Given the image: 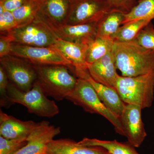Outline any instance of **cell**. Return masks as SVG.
Wrapping results in <instances>:
<instances>
[{
	"instance_id": "obj_1",
	"label": "cell",
	"mask_w": 154,
	"mask_h": 154,
	"mask_svg": "<svg viewBox=\"0 0 154 154\" xmlns=\"http://www.w3.org/2000/svg\"><path fill=\"white\" fill-rule=\"evenodd\" d=\"M112 51L122 76L154 75V51L141 46L135 39L126 42H114Z\"/></svg>"
},
{
	"instance_id": "obj_2",
	"label": "cell",
	"mask_w": 154,
	"mask_h": 154,
	"mask_svg": "<svg viewBox=\"0 0 154 154\" xmlns=\"http://www.w3.org/2000/svg\"><path fill=\"white\" fill-rule=\"evenodd\" d=\"M36 80L46 96L58 101L66 99L74 88L77 79L63 65H33Z\"/></svg>"
},
{
	"instance_id": "obj_3",
	"label": "cell",
	"mask_w": 154,
	"mask_h": 154,
	"mask_svg": "<svg viewBox=\"0 0 154 154\" xmlns=\"http://www.w3.org/2000/svg\"><path fill=\"white\" fill-rule=\"evenodd\" d=\"M66 99L82 107L86 112L102 116L113 125L117 133L124 136L119 116L103 104L94 87L86 79L78 78L74 88Z\"/></svg>"
},
{
	"instance_id": "obj_4",
	"label": "cell",
	"mask_w": 154,
	"mask_h": 154,
	"mask_svg": "<svg viewBox=\"0 0 154 154\" xmlns=\"http://www.w3.org/2000/svg\"><path fill=\"white\" fill-rule=\"evenodd\" d=\"M114 88L125 104L138 105L143 109L148 108L154 100V75H119Z\"/></svg>"
},
{
	"instance_id": "obj_5",
	"label": "cell",
	"mask_w": 154,
	"mask_h": 154,
	"mask_svg": "<svg viewBox=\"0 0 154 154\" xmlns=\"http://www.w3.org/2000/svg\"><path fill=\"white\" fill-rule=\"evenodd\" d=\"M8 90L11 102L25 106L29 113L47 118L54 117L59 113L55 102L47 98L37 80L28 92L21 91L11 82Z\"/></svg>"
},
{
	"instance_id": "obj_6",
	"label": "cell",
	"mask_w": 154,
	"mask_h": 154,
	"mask_svg": "<svg viewBox=\"0 0 154 154\" xmlns=\"http://www.w3.org/2000/svg\"><path fill=\"white\" fill-rule=\"evenodd\" d=\"M8 34L13 43L38 47L52 46L58 37L39 13L33 22L16 28Z\"/></svg>"
},
{
	"instance_id": "obj_7",
	"label": "cell",
	"mask_w": 154,
	"mask_h": 154,
	"mask_svg": "<svg viewBox=\"0 0 154 154\" xmlns=\"http://www.w3.org/2000/svg\"><path fill=\"white\" fill-rule=\"evenodd\" d=\"M11 55L35 66L63 65L72 69L70 63L53 46L38 47L13 43Z\"/></svg>"
},
{
	"instance_id": "obj_8",
	"label": "cell",
	"mask_w": 154,
	"mask_h": 154,
	"mask_svg": "<svg viewBox=\"0 0 154 154\" xmlns=\"http://www.w3.org/2000/svg\"><path fill=\"white\" fill-rule=\"evenodd\" d=\"M111 10L107 0H70L69 11L65 24L76 25L97 23Z\"/></svg>"
},
{
	"instance_id": "obj_9",
	"label": "cell",
	"mask_w": 154,
	"mask_h": 154,
	"mask_svg": "<svg viewBox=\"0 0 154 154\" xmlns=\"http://www.w3.org/2000/svg\"><path fill=\"white\" fill-rule=\"evenodd\" d=\"M0 63L10 82L21 91H30L37 79L33 65L24 59L12 55L0 58Z\"/></svg>"
},
{
	"instance_id": "obj_10",
	"label": "cell",
	"mask_w": 154,
	"mask_h": 154,
	"mask_svg": "<svg viewBox=\"0 0 154 154\" xmlns=\"http://www.w3.org/2000/svg\"><path fill=\"white\" fill-rule=\"evenodd\" d=\"M142 109L138 105L126 104L119 116L124 136L135 148L139 147L147 136L142 119Z\"/></svg>"
},
{
	"instance_id": "obj_11",
	"label": "cell",
	"mask_w": 154,
	"mask_h": 154,
	"mask_svg": "<svg viewBox=\"0 0 154 154\" xmlns=\"http://www.w3.org/2000/svg\"><path fill=\"white\" fill-rule=\"evenodd\" d=\"M52 46L58 50L70 63L72 70L78 78H83L88 72L87 62L88 44L70 42L57 37Z\"/></svg>"
},
{
	"instance_id": "obj_12",
	"label": "cell",
	"mask_w": 154,
	"mask_h": 154,
	"mask_svg": "<svg viewBox=\"0 0 154 154\" xmlns=\"http://www.w3.org/2000/svg\"><path fill=\"white\" fill-rule=\"evenodd\" d=\"M60 133V128L43 121L28 138L26 145L14 154H45L47 145Z\"/></svg>"
},
{
	"instance_id": "obj_13",
	"label": "cell",
	"mask_w": 154,
	"mask_h": 154,
	"mask_svg": "<svg viewBox=\"0 0 154 154\" xmlns=\"http://www.w3.org/2000/svg\"><path fill=\"white\" fill-rule=\"evenodd\" d=\"M41 17L48 24L56 36L65 41L88 44L96 38L97 23L76 25H54L48 22L41 16Z\"/></svg>"
},
{
	"instance_id": "obj_14",
	"label": "cell",
	"mask_w": 154,
	"mask_h": 154,
	"mask_svg": "<svg viewBox=\"0 0 154 154\" xmlns=\"http://www.w3.org/2000/svg\"><path fill=\"white\" fill-rule=\"evenodd\" d=\"M113 51L94 63L88 64V72L91 78L97 82L114 88L119 75Z\"/></svg>"
},
{
	"instance_id": "obj_15",
	"label": "cell",
	"mask_w": 154,
	"mask_h": 154,
	"mask_svg": "<svg viewBox=\"0 0 154 154\" xmlns=\"http://www.w3.org/2000/svg\"><path fill=\"white\" fill-rule=\"evenodd\" d=\"M40 122L23 121L0 110V136L8 139H27Z\"/></svg>"
},
{
	"instance_id": "obj_16",
	"label": "cell",
	"mask_w": 154,
	"mask_h": 154,
	"mask_svg": "<svg viewBox=\"0 0 154 154\" xmlns=\"http://www.w3.org/2000/svg\"><path fill=\"white\" fill-rule=\"evenodd\" d=\"M99 146H80L69 139L53 140L47 145L45 154H108Z\"/></svg>"
},
{
	"instance_id": "obj_17",
	"label": "cell",
	"mask_w": 154,
	"mask_h": 154,
	"mask_svg": "<svg viewBox=\"0 0 154 154\" xmlns=\"http://www.w3.org/2000/svg\"><path fill=\"white\" fill-rule=\"evenodd\" d=\"M83 79L88 80L92 85L103 104L119 117L126 104L122 101L115 88L97 82L91 78L89 73Z\"/></svg>"
},
{
	"instance_id": "obj_18",
	"label": "cell",
	"mask_w": 154,
	"mask_h": 154,
	"mask_svg": "<svg viewBox=\"0 0 154 154\" xmlns=\"http://www.w3.org/2000/svg\"><path fill=\"white\" fill-rule=\"evenodd\" d=\"M70 6V0H44L39 14L54 25L65 24Z\"/></svg>"
},
{
	"instance_id": "obj_19",
	"label": "cell",
	"mask_w": 154,
	"mask_h": 154,
	"mask_svg": "<svg viewBox=\"0 0 154 154\" xmlns=\"http://www.w3.org/2000/svg\"><path fill=\"white\" fill-rule=\"evenodd\" d=\"M125 14L111 10L103 16L97 23V38L111 40L112 36L123 25Z\"/></svg>"
},
{
	"instance_id": "obj_20",
	"label": "cell",
	"mask_w": 154,
	"mask_h": 154,
	"mask_svg": "<svg viewBox=\"0 0 154 154\" xmlns=\"http://www.w3.org/2000/svg\"><path fill=\"white\" fill-rule=\"evenodd\" d=\"M78 143L80 146H85L100 147L105 149L110 154H140L129 143H124L116 140H104L85 137Z\"/></svg>"
},
{
	"instance_id": "obj_21",
	"label": "cell",
	"mask_w": 154,
	"mask_h": 154,
	"mask_svg": "<svg viewBox=\"0 0 154 154\" xmlns=\"http://www.w3.org/2000/svg\"><path fill=\"white\" fill-rule=\"evenodd\" d=\"M44 2V0H27L19 8L12 12L18 28L33 22L41 10Z\"/></svg>"
},
{
	"instance_id": "obj_22",
	"label": "cell",
	"mask_w": 154,
	"mask_h": 154,
	"mask_svg": "<svg viewBox=\"0 0 154 154\" xmlns=\"http://www.w3.org/2000/svg\"><path fill=\"white\" fill-rule=\"evenodd\" d=\"M152 21L137 19L127 22L121 26L112 36L113 42H126L134 40L141 30Z\"/></svg>"
},
{
	"instance_id": "obj_23",
	"label": "cell",
	"mask_w": 154,
	"mask_h": 154,
	"mask_svg": "<svg viewBox=\"0 0 154 154\" xmlns=\"http://www.w3.org/2000/svg\"><path fill=\"white\" fill-rule=\"evenodd\" d=\"M113 43L112 40L97 37L89 43L87 53L88 64L94 63L112 51Z\"/></svg>"
},
{
	"instance_id": "obj_24",
	"label": "cell",
	"mask_w": 154,
	"mask_h": 154,
	"mask_svg": "<svg viewBox=\"0 0 154 154\" xmlns=\"http://www.w3.org/2000/svg\"><path fill=\"white\" fill-rule=\"evenodd\" d=\"M154 19V0H139L131 11L125 14L123 24L137 19Z\"/></svg>"
},
{
	"instance_id": "obj_25",
	"label": "cell",
	"mask_w": 154,
	"mask_h": 154,
	"mask_svg": "<svg viewBox=\"0 0 154 154\" xmlns=\"http://www.w3.org/2000/svg\"><path fill=\"white\" fill-rule=\"evenodd\" d=\"M135 40L146 49L154 51V26L152 22L140 30Z\"/></svg>"
},
{
	"instance_id": "obj_26",
	"label": "cell",
	"mask_w": 154,
	"mask_h": 154,
	"mask_svg": "<svg viewBox=\"0 0 154 154\" xmlns=\"http://www.w3.org/2000/svg\"><path fill=\"white\" fill-rule=\"evenodd\" d=\"M27 142V139H8L0 136V154H14Z\"/></svg>"
},
{
	"instance_id": "obj_27",
	"label": "cell",
	"mask_w": 154,
	"mask_h": 154,
	"mask_svg": "<svg viewBox=\"0 0 154 154\" xmlns=\"http://www.w3.org/2000/svg\"><path fill=\"white\" fill-rule=\"evenodd\" d=\"M9 80L5 69L0 65V106L8 108L14 105L8 94Z\"/></svg>"
},
{
	"instance_id": "obj_28",
	"label": "cell",
	"mask_w": 154,
	"mask_h": 154,
	"mask_svg": "<svg viewBox=\"0 0 154 154\" xmlns=\"http://www.w3.org/2000/svg\"><path fill=\"white\" fill-rule=\"evenodd\" d=\"M17 28L18 25L13 12L5 10L0 13L1 34H8Z\"/></svg>"
},
{
	"instance_id": "obj_29",
	"label": "cell",
	"mask_w": 154,
	"mask_h": 154,
	"mask_svg": "<svg viewBox=\"0 0 154 154\" xmlns=\"http://www.w3.org/2000/svg\"><path fill=\"white\" fill-rule=\"evenodd\" d=\"M111 10L124 14L129 13L137 4V0H107Z\"/></svg>"
},
{
	"instance_id": "obj_30",
	"label": "cell",
	"mask_w": 154,
	"mask_h": 154,
	"mask_svg": "<svg viewBox=\"0 0 154 154\" xmlns=\"http://www.w3.org/2000/svg\"><path fill=\"white\" fill-rule=\"evenodd\" d=\"M13 43V40L9 34H1L0 57L11 55Z\"/></svg>"
},
{
	"instance_id": "obj_31",
	"label": "cell",
	"mask_w": 154,
	"mask_h": 154,
	"mask_svg": "<svg viewBox=\"0 0 154 154\" xmlns=\"http://www.w3.org/2000/svg\"><path fill=\"white\" fill-rule=\"evenodd\" d=\"M27 0H0V7L6 11L13 12L25 4Z\"/></svg>"
},
{
	"instance_id": "obj_32",
	"label": "cell",
	"mask_w": 154,
	"mask_h": 154,
	"mask_svg": "<svg viewBox=\"0 0 154 154\" xmlns=\"http://www.w3.org/2000/svg\"><path fill=\"white\" fill-rule=\"evenodd\" d=\"M110 154L109 153V154Z\"/></svg>"
}]
</instances>
